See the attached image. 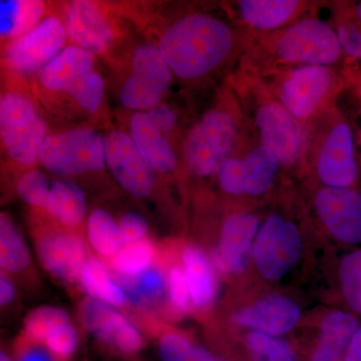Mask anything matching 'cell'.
<instances>
[{"label":"cell","mask_w":361,"mask_h":361,"mask_svg":"<svg viewBox=\"0 0 361 361\" xmlns=\"http://www.w3.org/2000/svg\"><path fill=\"white\" fill-rule=\"evenodd\" d=\"M157 47L173 75L180 80H194L224 66L236 51L238 39L224 20L194 13L168 25Z\"/></svg>","instance_id":"cell-1"},{"label":"cell","mask_w":361,"mask_h":361,"mask_svg":"<svg viewBox=\"0 0 361 361\" xmlns=\"http://www.w3.org/2000/svg\"><path fill=\"white\" fill-rule=\"evenodd\" d=\"M242 90L245 109L260 144L269 149L283 167L296 165L307 147L302 123L275 99L263 80L252 73L246 75Z\"/></svg>","instance_id":"cell-2"},{"label":"cell","mask_w":361,"mask_h":361,"mask_svg":"<svg viewBox=\"0 0 361 361\" xmlns=\"http://www.w3.org/2000/svg\"><path fill=\"white\" fill-rule=\"evenodd\" d=\"M262 47L266 58L275 65L292 68L336 65L343 54L336 30L316 18L294 21L271 33Z\"/></svg>","instance_id":"cell-3"},{"label":"cell","mask_w":361,"mask_h":361,"mask_svg":"<svg viewBox=\"0 0 361 361\" xmlns=\"http://www.w3.org/2000/svg\"><path fill=\"white\" fill-rule=\"evenodd\" d=\"M239 120L225 106L207 111L188 133L183 158L190 172L198 177L217 174L230 158L239 137Z\"/></svg>","instance_id":"cell-4"},{"label":"cell","mask_w":361,"mask_h":361,"mask_svg":"<svg viewBox=\"0 0 361 361\" xmlns=\"http://www.w3.org/2000/svg\"><path fill=\"white\" fill-rule=\"evenodd\" d=\"M269 75L271 94L301 123L317 115L339 84L336 73L324 66H294Z\"/></svg>","instance_id":"cell-5"},{"label":"cell","mask_w":361,"mask_h":361,"mask_svg":"<svg viewBox=\"0 0 361 361\" xmlns=\"http://www.w3.org/2000/svg\"><path fill=\"white\" fill-rule=\"evenodd\" d=\"M0 135L9 158L30 167L39 161L47 125L27 97L9 92L0 99Z\"/></svg>","instance_id":"cell-6"},{"label":"cell","mask_w":361,"mask_h":361,"mask_svg":"<svg viewBox=\"0 0 361 361\" xmlns=\"http://www.w3.org/2000/svg\"><path fill=\"white\" fill-rule=\"evenodd\" d=\"M39 161L49 172L63 177L99 172L106 165L104 137L90 129L47 135Z\"/></svg>","instance_id":"cell-7"},{"label":"cell","mask_w":361,"mask_h":361,"mask_svg":"<svg viewBox=\"0 0 361 361\" xmlns=\"http://www.w3.org/2000/svg\"><path fill=\"white\" fill-rule=\"evenodd\" d=\"M173 73L158 47L142 44L132 59V73L120 90L121 104L135 111H148L160 104L170 90Z\"/></svg>","instance_id":"cell-8"},{"label":"cell","mask_w":361,"mask_h":361,"mask_svg":"<svg viewBox=\"0 0 361 361\" xmlns=\"http://www.w3.org/2000/svg\"><path fill=\"white\" fill-rule=\"evenodd\" d=\"M301 248L302 241L296 226L281 216H269L254 242V259L259 272L266 279H280L295 264Z\"/></svg>","instance_id":"cell-9"},{"label":"cell","mask_w":361,"mask_h":361,"mask_svg":"<svg viewBox=\"0 0 361 361\" xmlns=\"http://www.w3.org/2000/svg\"><path fill=\"white\" fill-rule=\"evenodd\" d=\"M68 33L59 18L49 16L6 47L4 59L11 70L32 75L44 68L63 51Z\"/></svg>","instance_id":"cell-10"},{"label":"cell","mask_w":361,"mask_h":361,"mask_svg":"<svg viewBox=\"0 0 361 361\" xmlns=\"http://www.w3.org/2000/svg\"><path fill=\"white\" fill-rule=\"evenodd\" d=\"M106 165L118 184L132 196L148 198L156 188L157 176L127 133L111 130L104 135Z\"/></svg>","instance_id":"cell-11"},{"label":"cell","mask_w":361,"mask_h":361,"mask_svg":"<svg viewBox=\"0 0 361 361\" xmlns=\"http://www.w3.org/2000/svg\"><path fill=\"white\" fill-rule=\"evenodd\" d=\"M80 318L92 336L118 355H135L146 345L141 331L133 322L103 301L85 297L80 305Z\"/></svg>","instance_id":"cell-12"},{"label":"cell","mask_w":361,"mask_h":361,"mask_svg":"<svg viewBox=\"0 0 361 361\" xmlns=\"http://www.w3.org/2000/svg\"><path fill=\"white\" fill-rule=\"evenodd\" d=\"M35 251L40 264L61 283H80L87 262V244L80 235L65 230L44 231L37 236Z\"/></svg>","instance_id":"cell-13"},{"label":"cell","mask_w":361,"mask_h":361,"mask_svg":"<svg viewBox=\"0 0 361 361\" xmlns=\"http://www.w3.org/2000/svg\"><path fill=\"white\" fill-rule=\"evenodd\" d=\"M320 180L330 188L345 189L357 179L355 140L348 122L336 121L323 137L316 156Z\"/></svg>","instance_id":"cell-14"},{"label":"cell","mask_w":361,"mask_h":361,"mask_svg":"<svg viewBox=\"0 0 361 361\" xmlns=\"http://www.w3.org/2000/svg\"><path fill=\"white\" fill-rule=\"evenodd\" d=\"M316 209L334 236L345 243L361 241V194L355 190L326 187L318 192Z\"/></svg>","instance_id":"cell-15"},{"label":"cell","mask_w":361,"mask_h":361,"mask_svg":"<svg viewBox=\"0 0 361 361\" xmlns=\"http://www.w3.org/2000/svg\"><path fill=\"white\" fill-rule=\"evenodd\" d=\"M258 227V218L253 214H233L225 220L219 246L215 251L216 264L221 270L239 273L245 269Z\"/></svg>","instance_id":"cell-16"},{"label":"cell","mask_w":361,"mask_h":361,"mask_svg":"<svg viewBox=\"0 0 361 361\" xmlns=\"http://www.w3.org/2000/svg\"><path fill=\"white\" fill-rule=\"evenodd\" d=\"M66 30L73 44L92 54L104 51L113 37L111 26L101 7L90 1L68 4Z\"/></svg>","instance_id":"cell-17"},{"label":"cell","mask_w":361,"mask_h":361,"mask_svg":"<svg viewBox=\"0 0 361 361\" xmlns=\"http://www.w3.org/2000/svg\"><path fill=\"white\" fill-rule=\"evenodd\" d=\"M130 135L147 163L156 173L169 174L177 167V156L166 135L148 111H135L130 116Z\"/></svg>","instance_id":"cell-18"},{"label":"cell","mask_w":361,"mask_h":361,"mask_svg":"<svg viewBox=\"0 0 361 361\" xmlns=\"http://www.w3.org/2000/svg\"><path fill=\"white\" fill-rule=\"evenodd\" d=\"M300 319V310L290 299L269 296L240 311L233 320L244 327L268 336H279L293 329Z\"/></svg>","instance_id":"cell-19"},{"label":"cell","mask_w":361,"mask_h":361,"mask_svg":"<svg viewBox=\"0 0 361 361\" xmlns=\"http://www.w3.org/2000/svg\"><path fill=\"white\" fill-rule=\"evenodd\" d=\"M96 58L92 52L70 45L40 71L39 82L45 90L70 94L75 85L94 71Z\"/></svg>","instance_id":"cell-20"},{"label":"cell","mask_w":361,"mask_h":361,"mask_svg":"<svg viewBox=\"0 0 361 361\" xmlns=\"http://www.w3.org/2000/svg\"><path fill=\"white\" fill-rule=\"evenodd\" d=\"M305 7L306 2L296 0H241L236 13L252 30L275 32L292 25Z\"/></svg>","instance_id":"cell-21"},{"label":"cell","mask_w":361,"mask_h":361,"mask_svg":"<svg viewBox=\"0 0 361 361\" xmlns=\"http://www.w3.org/2000/svg\"><path fill=\"white\" fill-rule=\"evenodd\" d=\"M357 329L353 316L341 311L330 313L323 320L322 339L311 361H345L349 344Z\"/></svg>","instance_id":"cell-22"},{"label":"cell","mask_w":361,"mask_h":361,"mask_svg":"<svg viewBox=\"0 0 361 361\" xmlns=\"http://www.w3.org/2000/svg\"><path fill=\"white\" fill-rule=\"evenodd\" d=\"M44 210L68 228L77 227L87 212L84 190L70 180L59 179L51 183V192Z\"/></svg>","instance_id":"cell-23"},{"label":"cell","mask_w":361,"mask_h":361,"mask_svg":"<svg viewBox=\"0 0 361 361\" xmlns=\"http://www.w3.org/2000/svg\"><path fill=\"white\" fill-rule=\"evenodd\" d=\"M182 257L192 302L197 308H205L216 295L215 275L210 260L195 246H188Z\"/></svg>","instance_id":"cell-24"},{"label":"cell","mask_w":361,"mask_h":361,"mask_svg":"<svg viewBox=\"0 0 361 361\" xmlns=\"http://www.w3.org/2000/svg\"><path fill=\"white\" fill-rule=\"evenodd\" d=\"M80 284L87 295L113 307H123L127 303V296L121 285L116 283L96 257L90 256L87 259L80 274Z\"/></svg>","instance_id":"cell-25"},{"label":"cell","mask_w":361,"mask_h":361,"mask_svg":"<svg viewBox=\"0 0 361 361\" xmlns=\"http://www.w3.org/2000/svg\"><path fill=\"white\" fill-rule=\"evenodd\" d=\"M246 171V193L250 196H261L267 193L274 184L279 171L277 157L258 144L247 153L243 159Z\"/></svg>","instance_id":"cell-26"},{"label":"cell","mask_w":361,"mask_h":361,"mask_svg":"<svg viewBox=\"0 0 361 361\" xmlns=\"http://www.w3.org/2000/svg\"><path fill=\"white\" fill-rule=\"evenodd\" d=\"M1 37L18 39L44 20L45 6L35 0L1 1Z\"/></svg>","instance_id":"cell-27"},{"label":"cell","mask_w":361,"mask_h":361,"mask_svg":"<svg viewBox=\"0 0 361 361\" xmlns=\"http://www.w3.org/2000/svg\"><path fill=\"white\" fill-rule=\"evenodd\" d=\"M32 262L30 250L13 219L6 213L0 215V267L2 272L20 274Z\"/></svg>","instance_id":"cell-28"},{"label":"cell","mask_w":361,"mask_h":361,"mask_svg":"<svg viewBox=\"0 0 361 361\" xmlns=\"http://www.w3.org/2000/svg\"><path fill=\"white\" fill-rule=\"evenodd\" d=\"M118 281L128 300L140 306L160 302L168 292V278L157 266L135 277L118 276Z\"/></svg>","instance_id":"cell-29"},{"label":"cell","mask_w":361,"mask_h":361,"mask_svg":"<svg viewBox=\"0 0 361 361\" xmlns=\"http://www.w3.org/2000/svg\"><path fill=\"white\" fill-rule=\"evenodd\" d=\"M87 240L97 255L115 257L123 248L118 223L108 211L97 208L90 213L87 222Z\"/></svg>","instance_id":"cell-30"},{"label":"cell","mask_w":361,"mask_h":361,"mask_svg":"<svg viewBox=\"0 0 361 361\" xmlns=\"http://www.w3.org/2000/svg\"><path fill=\"white\" fill-rule=\"evenodd\" d=\"M157 248L149 239H142L123 246L115 257L110 260V266L118 277H135L149 269L155 261Z\"/></svg>","instance_id":"cell-31"},{"label":"cell","mask_w":361,"mask_h":361,"mask_svg":"<svg viewBox=\"0 0 361 361\" xmlns=\"http://www.w3.org/2000/svg\"><path fill=\"white\" fill-rule=\"evenodd\" d=\"M71 322L70 314L56 306H42L32 311L25 320V336L30 343H44L59 327Z\"/></svg>","instance_id":"cell-32"},{"label":"cell","mask_w":361,"mask_h":361,"mask_svg":"<svg viewBox=\"0 0 361 361\" xmlns=\"http://www.w3.org/2000/svg\"><path fill=\"white\" fill-rule=\"evenodd\" d=\"M158 353L161 361H216L207 349L175 332L160 337Z\"/></svg>","instance_id":"cell-33"},{"label":"cell","mask_w":361,"mask_h":361,"mask_svg":"<svg viewBox=\"0 0 361 361\" xmlns=\"http://www.w3.org/2000/svg\"><path fill=\"white\" fill-rule=\"evenodd\" d=\"M51 187L49 177L44 172L30 170L18 179L16 183V193L27 205L44 209Z\"/></svg>","instance_id":"cell-34"},{"label":"cell","mask_w":361,"mask_h":361,"mask_svg":"<svg viewBox=\"0 0 361 361\" xmlns=\"http://www.w3.org/2000/svg\"><path fill=\"white\" fill-rule=\"evenodd\" d=\"M341 281L349 306L361 314V250L353 252L342 261Z\"/></svg>","instance_id":"cell-35"},{"label":"cell","mask_w":361,"mask_h":361,"mask_svg":"<svg viewBox=\"0 0 361 361\" xmlns=\"http://www.w3.org/2000/svg\"><path fill=\"white\" fill-rule=\"evenodd\" d=\"M247 344L254 361H295L286 344L262 332H252Z\"/></svg>","instance_id":"cell-36"},{"label":"cell","mask_w":361,"mask_h":361,"mask_svg":"<svg viewBox=\"0 0 361 361\" xmlns=\"http://www.w3.org/2000/svg\"><path fill=\"white\" fill-rule=\"evenodd\" d=\"M104 78L96 71H92L82 78L70 92L75 103L89 113L99 110L104 99Z\"/></svg>","instance_id":"cell-37"},{"label":"cell","mask_w":361,"mask_h":361,"mask_svg":"<svg viewBox=\"0 0 361 361\" xmlns=\"http://www.w3.org/2000/svg\"><path fill=\"white\" fill-rule=\"evenodd\" d=\"M218 180L223 191L233 196L246 192V171L243 159L230 157L217 171Z\"/></svg>","instance_id":"cell-38"},{"label":"cell","mask_w":361,"mask_h":361,"mask_svg":"<svg viewBox=\"0 0 361 361\" xmlns=\"http://www.w3.org/2000/svg\"><path fill=\"white\" fill-rule=\"evenodd\" d=\"M44 344L47 350L59 360H66L77 350L78 334L71 322L66 323L51 332Z\"/></svg>","instance_id":"cell-39"},{"label":"cell","mask_w":361,"mask_h":361,"mask_svg":"<svg viewBox=\"0 0 361 361\" xmlns=\"http://www.w3.org/2000/svg\"><path fill=\"white\" fill-rule=\"evenodd\" d=\"M168 294L173 308L179 312H187L190 310L189 286L186 275L180 267H172L168 274Z\"/></svg>","instance_id":"cell-40"},{"label":"cell","mask_w":361,"mask_h":361,"mask_svg":"<svg viewBox=\"0 0 361 361\" xmlns=\"http://www.w3.org/2000/svg\"><path fill=\"white\" fill-rule=\"evenodd\" d=\"M336 32L342 51L350 58L361 59V28L351 16L339 21Z\"/></svg>","instance_id":"cell-41"},{"label":"cell","mask_w":361,"mask_h":361,"mask_svg":"<svg viewBox=\"0 0 361 361\" xmlns=\"http://www.w3.org/2000/svg\"><path fill=\"white\" fill-rule=\"evenodd\" d=\"M123 246L145 239L149 225L141 214L129 212L123 214L118 223Z\"/></svg>","instance_id":"cell-42"},{"label":"cell","mask_w":361,"mask_h":361,"mask_svg":"<svg viewBox=\"0 0 361 361\" xmlns=\"http://www.w3.org/2000/svg\"><path fill=\"white\" fill-rule=\"evenodd\" d=\"M148 113L156 125L170 137L171 133L174 130L176 122H177V116H176L174 110L169 106L159 104L156 108L148 111Z\"/></svg>","instance_id":"cell-43"},{"label":"cell","mask_w":361,"mask_h":361,"mask_svg":"<svg viewBox=\"0 0 361 361\" xmlns=\"http://www.w3.org/2000/svg\"><path fill=\"white\" fill-rule=\"evenodd\" d=\"M18 361H54L51 353L40 348L39 344L30 343L21 349Z\"/></svg>","instance_id":"cell-44"},{"label":"cell","mask_w":361,"mask_h":361,"mask_svg":"<svg viewBox=\"0 0 361 361\" xmlns=\"http://www.w3.org/2000/svg\"><path fill=\"white\" fill-rule=\"evenodd\" d=\"M16 294V286H14L13 279H11L6 273L2 272L0 275V303H1V306H7L13 302Z\"/></svg>","instance_id":"cell-45"},{"label":"cell","mask_w":361,"mask_h":361,"mask_svg":"<svg viewBox=\"0 0 361 361\" xmlns=\"http://www.w3.org/2000/svg\"><path fill=\"white\" fill-rule=\"evenodd\" d=\"M345 361H361V327H358L349 344Z\"/></svg>","instance_id":"cell-46"},{"label":"cell","mask_w":361,"mask_h":361,"mask_svg":"<svg viewBox=\"0 0 361 361\" xmlns=\"http://www.w3.org/2000/svg\"><path fill=\"white\" fill-rule=\"evenodd\" d=\"M351 18L355 20V23L360 26L361 28V1L353 4V11L350 13Z\"/></svg>","instance_id":"cell-47"},{"label":"cell","mask_w":361,"mask_h":361,"mask_svg":"<svg viewBox=\"0 0 361 361\" xmlns=\"http://www.w3.org/2000/svg\"><path fill=\"white\" fill-rule=\"evenodd\" d=\"M0 361H13V360H11V356L7 355L6 351L2 350L0 353Z\"/></svg>","instance_id":"cell-48"}]
</instances>
